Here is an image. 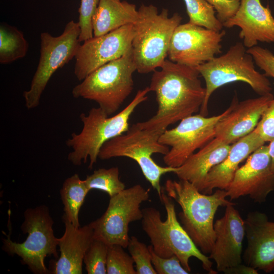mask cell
Here are the masks:
<instances>
[{
  "label": "cell",
  "mask_w": 274,
  "mask_h": 274,
  "mask_svg": "<svg viewBox=\"0 0 274 274\" xmlns=\"http://www.w3.org/2000/svg\"><path fill=\"white\" fill-rule=\"evenodd\" d=\"M153 72L149 87L155 93L158 109L151 118L138 124L162 134L170 125L200 111L206 88L196 67L166 59L160 70Z\"/></svg>",
  "instance_id": "1"
},
{
  "label": "cell",
  "mask_w": 274,
  "mask_h": 274,
  "mask_svg": "<svg viewBox=\"0 0 274 274\" xmlns=\"http://www.w3.org/2000/svg\"><path fill=\"white\" fill-rule=\"evenodd\" d=\"M167 195L181 208V224L195 245L204 254H210L215 241L214 217L220 207L234 204L227 200L225 190L203 194L186 180H166Z\"/></svg>",
  "instance_id": "2"
},
{
  "label": "cell",
  "mask_w": 274,
  "mask_h": 274,
  "mask_svg": "<svg viewBox=\"0 0 274 274\" xmlns=\"http://www.w3.org/2000/svg\"><path fill=\"white\" fill-rule=\"evenodd\" d=\"M150 92L149 87L139 90L130 102L113 116H108L99 107L91 108L87 115L81 114L79 117L83 124L81 132L73 133L66 141V146L72 149L67 159L75 165H80L89 158L88 168L92 169L102 145L127 131L131 115L140 104L147 99V94Z\"/></svg>",
  "instance_id": "3"
},
{
  "label": "cell",
  "mask_w": 274,
  "mask_h": 274,
  "mask_svg": "<svg viewBox=\"0 0 274 274\" xmlns=\"http://www.w3.org/2000/svg\"><path fill=\"white\" fill-rule=\"evenodd\" d=\"M159 198L166 212L165 221L161 220L160 212L153 207L142 210V228L149 237L154 252L163 258L176 255L189 272L191 270L189 259L195 257L209 273H217L212 268L211 259L197 247L178 220L173 199L164 193L163 188Z\"/></svg>",
  "instance_id": "4"
},
{
  "label": "cell",
  "mask_w": 274,
  "mask_h": 274,
  "mask_svg": "<svg viewBox=\"0 0 274 274\" xmlns=\"http://www.w3.org/2000/svg\"><path fill=\"white\" fill-rule=\"evenodd\" d=\"M182 16L168 10L159 12L153 5L142 4L138 9V18L133 24L134 33L131 49L136 71L148 74L160 67L166 59L170 42Z\"/></svg>",
  "instance_id": "5"
},
{
  "label": "cell",
  "mask_w": 274,
  "mask_h": 274,
  "mask_svg": "<svg viewBox=\"0 0 274 274\" xmlns=\"http://www.w3.org/2000/svg\"><path fill=\"white\" fill-rule=\"evenodd\" d=\"M136 71L131 49L123 56L99 67L72 90L75 98L94 101L108 116L116 112L131 93Z\"/></svg>",
  "instance_id": "6"
},
{
  "label": "cell",
  "mask_w": 274,
  "mask_h": 274,
  "mask_svg": "<svg viewBox=\"0 0 274 274\" xmlns=\"http://www.w3.org/2000/svg\"><path fill=\"white\" fill-rule=\"evenodd\" d=\"M254 63L243 43L237 42L224 54L196 67L206 83V94L199 114L207 116L208 103L213 93L230 83L245 82L259 95L271 93L270 81L264 74L256 70Z\"/></svg>",
  "instance_id": "7"
},
{
  "label": "cell",
  "mask_w": 274,
  "mask_h": 274,
  "mask_svg": "<svg viewBox=\"0 0 274 274\" xmlns=\"http://www.w3.org/2000/svg\"><path fill=\"white\" fill-rule=\"evenodd\" d=\"M161 133L156 131L142 128L138 124L129 126L127 131L106 142L101 147L98 158L101 160L125 157L134 160L139 165L146 179L161 194V177L176 171L177 167L161 166L152 158L154 154L163 155L169 151L168 147L161 144Z\"/></svg>",
  "instance_id": "8"
},
{
  "label": "cell",
  "mask_w": 274,
  "mask_h": 274,
  "mask_svg": "<svg viewBox=\"0 0 274 274\" xmlns=\"http://www.w3.org/2000/svg\"><path fill=\"white\" fill-rule=\"evenodd\" d=\"M24 216L21 229L24 233L28 234L26 239L22 243H17L13 242L8 235L3 240V248L12 255L20 257L22 263L27 265L33 273H48L44 262L45 258L53 256L58 258V238L54 234V222L49 209L44 205L28 208Z\"/></svg>",
  "instance_id": "9"
},
{
  "label": "cell",
  "mask_w": 274,
  "mask_h": 274,
  "mask_svg": "<svg viewBox=\"0 0 274 274\" xmlns=\"http://www.w3.org/2000/svg\"><path fill=\"white\" fill-rule=\"evenodd\" d=\"M78 22L69 21L63 32L54 37L41 33L40 56L28 90L23 92L25 105L32 109L40 105L41 96L53 74L75 58L81 44Z\"/></svg>",
  "instance_id": "10"
},
{
  "label": "cell",
  "mask_w": 274,
  "mask_h": 274,
  "mask_svg": "<svg viewBox=\"0 0 274 274\" xmlns=\"http://www.w3.org/2000/svg\"><path fill=\"white\" fill-rule=\"evenodd\" d=\"M149 189L136 184L111 197L105 212L89 224L93 229L94 239L108 246L119 245L127 248L129 225L142 220L141 204L149 199Z\"/></svg>",
  "instance_id": "11"
},
{
  "label": "cell",
  "mask_w": 274,
  "mask_h": 274,
  "mask_svg": "<svg viewBox=\"0 0 274 274\" xmlns=\"http://www.w3.org/2000/svg\"><path fill=\"white\" fill-rule=\"evenodd\" d=\"M238 101L234 95L230 106L220 114L212 117L192 115L180 121L175 127L165 130L160 136L159 142L170 147L164 155L166 166L178 167L198 149H200L215 137L217 123L227 115Z\"/></svg>",
  "instance_id": "12"
},
{
  "label": "cell",
  "mask_w": 274,
  "mask_h": 274,
  "mask_svg": "<svg viewBox=\"0 0 274 274\" xmlns=\"http://www.w3.org/2000/svg\"><path fill=\"white\" fill-rule=\"evenodd\" d=\"M189 22L175 29L167 53L168 60L196 67L214 58L221 53V42L225 35Z\"/></svg>",
  "instance_id": "13"
},
{
  "label": "cell",
  "mask_w": 274,
  "mask_h": 274,
  "mask_svg": "<svg viewBox=\"0 0 274 274\" xmlns=\"http://www.w3.org/2000/svg\"><path fill=\"white\" fill-rule=\"evenodd\" d=\"M134 33L133 25L129 24L80 44L75 57L77 79L83 80L97 68L123 56L131 49Z\"/></svg>",
  "instance_id": "14"
},
{
  "label": "cell",
  "mask_w": 274,
  "mask_h": 274,
  "mask_svg": "<svg viewBox=\"0 0 274 274\" xmlns=\"http://www.w3.org/2000/svg\"><path fill=\"white\" fill-rule=\"evenodd\" d=\"M231 200L248 196L255 202H264L274 191V172L271 167L267 145L253 152L237 170L226 190Z\"/></svg>",
  "instance_id": "15"
},
{
  "label": "cell",
  "mask_w": 274,
  "mask_h": 274,
  "mask_svg": "<svg viewBox=\"0 0 274 274\" xmlns=\"http://www.w3.org/2000/svg\"><path fill=\"white\" fill-rule=\"evenodd\" d=\"M234 205L227 206L224 216L214 224L215 241L209 257L218 272L225 273L242 261L245 221Z\"/></svg>",
  "instance_id": "16"
},
{
  "label": "cell",
  "mask_w": 274,
  "mask_h": 274,
  "mask_svg": "<svg viewBox=\"0 0 274 274\" xmlns=\"http://www.w3.org/2000/svg\"><path fill=\"white\" fill-rule=\"evenodd\" d=\"M244 221L247 246L243 259L258 270L271 272L274 270V222L259 211L249 212Z\"/></svg>",
  "instance_id": "17"
},
{
  "label": "cell",
  "mask_w": 274,
  "mask_h": 274,
  "mask_svg": "<svg viewBox=\"0 0 274 274\" xmlns=\"http://www.w3.org/2000/svg\"><path fill=\"white\" fill-rule=\"evenodd\" d=\"M222 24L226 28L240 27L239 37L246 48L258 42L274 43V17L268 5L263 6L260 0H241L235 14Z\"/></svg>",
  "instance_id": "18"
},
{
  "label": "cell",
  "mask_w": 274,
  "mask_h": 274,
  "mask_svg": "<svg viewBox=\"0 0 274 274\" xmlns=\"http://www.w3.org/2000/svg\"><path fill=\"white\" fill-rule=\"evenodd\" d=\"M274 96L271 93L238 102L218 122L215 138L231 145L250 133L257 126Z\"/></svg>",
  "instance_id": "19"
},
{
  "label": "cell",
  "mask_w": 274,
  "mask_h": 274,
  "mask_svg": "<svg viewBox=\"0 0 274 274\" xmlns=\"http://www.w3.org/2000/svg\"><path fill=\"white\" fill-rule=\"evenodd\" d=\"M63 235L58 238L60 255L52 264L50 273L81 274L85 254L93 241V229L89 225L75 227L64 216Z\"/></svg>",
  "instance_id": "20"
},
{
  "label": "cell",
  "mask_w": 274,
  "mask_h": 274,
  "mask_svg": "<svg viewBox=\"0 0 274 274\" xmlns=\"http://www.w3.org/2000/svg\"><path fill=\"white\" fill-rule=\"evenodd\" d=\"M264 144L255 128L250 133L231 144L226 157L208 173L201 192L211 194L214 189L226 190L240 163Z\"/></svg>",
  "instance_id": "21"
},
{
  "label": "cell",
  "mask_w": 274,
  "mask_h": 274,
  "mask_svg": "<svg viewBox=\"0 0 274 274\" xmlns=\"http://www.w3.org/2000/svg\"><path fill=\"white\" fill-rule=\"evenodd\" d=\"M230 146L215 137L177 167L174 174L179 180L189 181L201 192L208 173L226 157Z\"/></svg>",
  "instance_id": "22"
},
{
  "label": "cell",
  "mask_w": 274,
  "mask_h": 274,
  "mask_svg": "<svg viewBox=\"0 0 274 274\" xmlns=\"http://www.w3.org/2000/svg\"><path fill=\"white\" fill-rule=\"evenodd\" d=\"M138 18V9L133 4L125 1L100 0L92 18L93 36L99 37L134 24Z\"/></svg>",
  "instance_id": "23"
},
{
  "label": "cell",
  "mask_w": 274,
  "mask_h": 274,
  "mask_svg": "<svg viewBox=\"0 0 274 274\" xmlns=\"http://www.w3.org/2000/svg\"><path fill=\"white\" fill-rule=\"evenodd\" d=\"M89 191L85 180H81L77 174L66 178L60 190L63 215L75 227L80 226L79 211Z\"/></svg>",
  "instance_id": "24"
},
{
  "label": "cell",
  "mask_w": 274,
  "mask_h": 274,
  "mask_svg": "<svg viewBox=\"0 0 274 274\" xmlns=\"http://www.w3.org/2000/svg\"><path fill=\"white\" fill-rule=\"evenodd\" d=\"M28 44L23 33L6 23L0 25V63L8 64L25 56Z\"/></svg>",
  "instance_id": "25"
},
{
  "label": "cell",
  "mask_w": 274,
  "mask_h": 274,
  "mask_svg": "<svg viewBox=\"0 0 274 274\" xmlns=\"http://www.w3.org/2000/svg\"><path fill=\"white\" fill-rule=\"evenodd\" d=\"M189 23L215 31L222 30V23L215 16L214 8L206 0H183Z\"/></svg>",
  "instance_id": "26"
},
{
  "label": "cell",
  "mask_w": 274,
  "mask_h": 274,
  "mask_svg": "<svg viewBox=\"0 0 274 274\" xmlns=\"http://www.w3.org/2000/svg\"><path fill=\"white\" fill-rule=\"evenodd\" d=\"M90 190L96 189L107 193L112 197L125 189V184L119 179L118 167L99 168L86 176L84 180Z\"/></svg>",
  "instance_id": "27"
},
{
  "label": "cell",
  "mask_w": 274,
  "mask_h": 274,
  "mask_svg": "<svg viewBox=\"0 0 274 274\" xmlns=\"http://www.w3.org/2000/svg\"><path fill=\"white\" fill-rule=\"evenodd\" d=\"M124 248L119 245L108 246L107 257V273L108 274H136L130 255L127 253Z\"/></svg>",
  "instance_id": "28"
},
{
  "label": "cell",
  "mask_w": 274,
  "mask_h": 274,
  "mask_svg": "<svg viewBox=\"0 0 274 274\" xmlns=\"http://www.w3.org/2000/svg\"><path fill=\"white\" fill-rule=\"evenodd\" d=\"M108 245L94 239L87 250L83 259L88 274L107 273V257Z\"/></svg>",
  "instance_id": "29"
},
{
  "label": "cell",
  "mask_w": 274,
  "mask_h": 274,
  "mask_svg": "<svg viewBox=\"0 0 274 274\" xmlns=\"http://www.w3.org/2000/svg\"><path fill=\"white\" fill-rule=\"evenodd\" d=\"M135 265L136 274H157L151 260V254L146 244L131 236L127 247Z\"/></svg>",
  "instance_id": "30"
},
{
  "label": "cell",
  "mask_w": 274,
  "mask_h": 274,
  "mask_svg": "<svg viewBox=\"0 0 274 274\" xmlns=\"http://www.w3.org/2000/svg\"><path fill=\"white\" fill-rule=\"evenodd\" d=\"M100 0H81L79 9V21L81 32L79 36L80 43L93 37L92 18L98 6Z\"/></svg>",
  "instance_id": "31"
},
{
  "label": "cell",
  "mask_w": 274,
  "mask_h": 274,
  "mask_svg": "<svg viewBox=\"0 0 274 274\" xmlns=\"http://www.w3.org/2000/svg\"><path fill=\"white\" fill-rule=\"evenodd\" d=\"M151 254V260L157 274H188L179 258L173 255L168 258L159 256L154 251L152 245L148 246Z\"/></svg>",
  "instance_id": "32"
},
{
  "label": "cell",
  "mask_w": 274,
  "mask_h": 274,
  "mask_svg": "<svg viewBox=\"0 0 274 274\" xmlns=\"http://www.w3.org/2000/svg\"><path fill=\"white\" fill-rule=\"evenodd\" d=\"M255 63L264 72L266 77L274 78V54L268 49L255 46L247 50Z\"/></svg>",
  "instance_id": "33"
},
{
  "label": "cell",
  "mask_w": 274,
  "mask_h": 274,
  "mask_svg": "<svg viewBox=\"0 0 274 274\" xmlns=\"http://www.w3.org/2000/svg\"><path fill=\"white\" fill-rule=\"evenodd\" d=\"M255 129L265 143L274 140V98L263 114Z\"/></svg>",
  "instance_id": "34"
},
{
  "label": "cell",
  "mask_w": 274,
  "mask_h": 274,
  "mask_svg": "<svg viewBox=\"0 0 274 274\" xmlns=\"http://www.w3.org/2000/svg\"><path fill=\"white\" fill-rule=\"evenodd\" d=\"M206 1L214 8L217 18L222 24L235 14L241 4V0Z\"/></svg>",
  "instance_id": "35"
},
{
  "label": "cell",
  "mask_w": 274,
  "mask_h": 274,
  "mask_svg": "<svg viewBox=\"0 0 274 274\" xmlns=\"http://www.w3.org/2000/svg\"><path fill=\"white\" fill-rule=\"evenodd\" d=\"M226 274H257L258 270L254 268L242 263L227 270Z\"/></svg>",
  "instance_id": "36"
},
{
  "label": "cell",
  "mask_w": 274,
  "mask_h": 274,
  "mask_svg": "<svg viewBox=\"0 0 274 274\" xmlns=\"http://www.w3.org/2000/svg\"><path fill=\"white\" fill-rule=\"evenodd\" d=\"M267 150L270 159L271 169L274 172V140L269 142L267 145Z\"/></svg>",
  "instance_id": "37"
}]
</instances>
